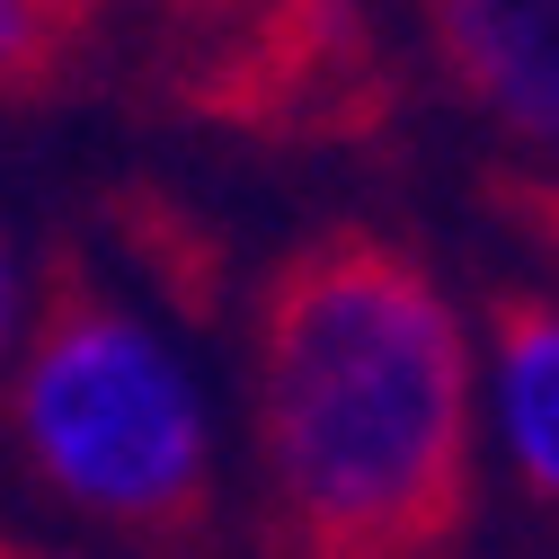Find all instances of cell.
<instances>
[{
	"label": "cell",
	"mask_w": 559,
	"mask_h": 559,
	"mask_svg": "<svg viewBox=\"0 0 559 559\" xmlns=\"http://www.w3.org/2000/svg\"><path fill=\"white\" fill-rule=\"evenodd\" d=\"M249 559H462L479 515V320L382 231L320 223L249 302Z\"/></svg>",
	"instance_id": "obj_1"
},
{
	"label": "cell",
	"mask_w": 559,
	"mask_h": 559,
	"mask_svg": "<svg viewBox=\"0 0 559 559\" xmlns=\"http://www.w3.org/2000/svg\"><path fill=\"white\" fill-rule=\"evenodd\" d=\"M0 436L27 488L124 559H223V427L187 346L152 302L81 249L27 285V329L0 382Z\"/></svg>",
	"instance_id": "obj_2"
},
{
	"label": "cell",
	"mask_w": 559,
	"mask_h": 559,
	"mask_svg": "<svg viewBox=\"0 0 559 559\" xmlns=\"http://www.w3.org/2000/svg\"><path fill=\"white\" fill-rule=\"evenodd\" d=\"M436 81L515 152L559 178V0H408Z\"/></svg>",
	"instance_id": "obj_3"
},
{
	"label": "cell",
	"mask_w": 559,
	"mask_h": 559,
	"mask_svg": "<svg viewBox=\"0 0 559 559\" xmlns=\"http://www.w3.org/2000/svg\"><path fill=\"white\" fill-rule=\"evenodd\" d=\"M479 444L515 498L559 515V275L498 285L479 311Z\"/></svg>",
	"instance_id": "obj_4"
},
{
	"label": "cell",
	"mask_w": 559,
	"mask_h": 559,
	"mask_svg": "<svg viewBox=\"0 0 559 559\" xmlns=\"http://www.w3.org/2000/svg\"><path fill=\"white\" fill-rule=\"evenodd\" d=\"M116 0H0V107L62 98L107 45Z\"/></svg>",
	"instance_id": "obj_5"
},
{
	"label": "cell",
	"mask_w": 559,
	"mask_h": 559,
	"mask_svg": "<svg viewBox=\"0 0 559 559\" xmlns=\"http://www.w3.org/2000/svg\"><path fill=\"white\" fill-rule=\"evenodd\" d=\"M507 214L515 231L533 240V258L559 275V178H533V169H507Z\"/></svg>",
	"instance_id": "obj_6"
},
{
	"label": "cell",
	"mask_w": 559,
	"mask_h": 559,
	"mask_svg": "<svg viewBox=\"0 0 559 559\" xmlns=\"http://www.w3.org/2000/svg\"><path fill=\"white\" fill-rule=\"evenodd\" d=\"M27 258L10 240V223H0V382H10V356H19V329H27Z\"/></svg>",
	"instance_id": "obj_7"
},
{
	"label": "cell",
	"mask_w": 559,
	"mask_h": 559,
	"mask_svg": "<svg viewBox=\"0 0 559 559\" xmlns=\"http://www.w3.org/2000/svg\"><path fill=\"white\" fill-rule=\"evenodd\" d=\"M0 559H90V550H62V542H27V533H0Z\"/></svg>",
	"instance_id": "obj_8"
}]
</instances>
